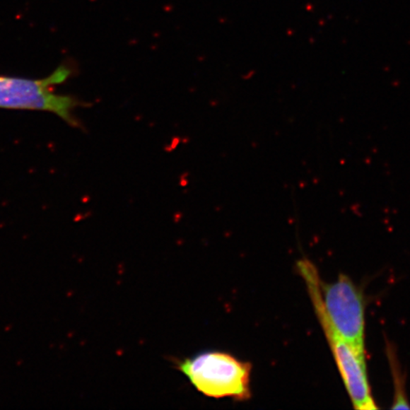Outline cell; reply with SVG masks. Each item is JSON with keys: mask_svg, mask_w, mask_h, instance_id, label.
I'll list each match as a JSON object with an SVG mask.
<instances>
[{"mask_svg": "<svg viewBox=\"0 0 410 410\" xmlns=\"http://www.w3.org/2000/svg\"><path fill=\"white\" fill-rule=\"evenodd\" d=\"M298 270L306 284L315 315L334 354L341 378L344 382L354 409H377L368 383L365 354L354 350L347 341L343 339L327 317L321 298V278L317 267L310 260L302 259L298 262Z\"/></svg>", "mask_w": 410, "mask_h": 410, "instance_id": "cell-1", "label": "cell"}, {"mask_svg": "<svg viewBox=\"0 0 410 410\" xmlns=\"http://www.w3.org/2000/svg\"><path fill=\"white\" fill-rule=\"evenodd\" d=\"M321 298L329 322L337 334L365 356V301L363 291L351 279L340 274L337 281L321 279Z\"/></svg>", "mask_w": 410, "mask_h": 410, "instance_id": "cell-4", "label": "cell"}, {"mask_svg": "<svg viewBox=\"0 0 410 410\" xmlns=\"http://www.w3.org/2000/svg\"><path fill=\"white\" fill-rule=\"evenodd\" d=\"M199 392L215 399L250 400L252 365L231 354L206 351L177 364Z\"/></svg>", "mask_w": 410, "mask_h": 410, "instance_id": "cell-2", "label": "cell"}, {"mask_svg": "<svg viewBox=\"0 0 410 410\" xmlns=\"http://www.w3.org/2000/svg\"><path fill=\"white\" fill-rule=\"evenodd\" d=\"M71 74L70 66H62L44 79L0 76V109L52 112L70 126L81 127L74 112L84 102L52 90L54 85L65 82Z\"/></svg>", "mask_w": 410, "mask_h": 410, "instance_id": "cell-3", "label": "cell"}]
</instances>
